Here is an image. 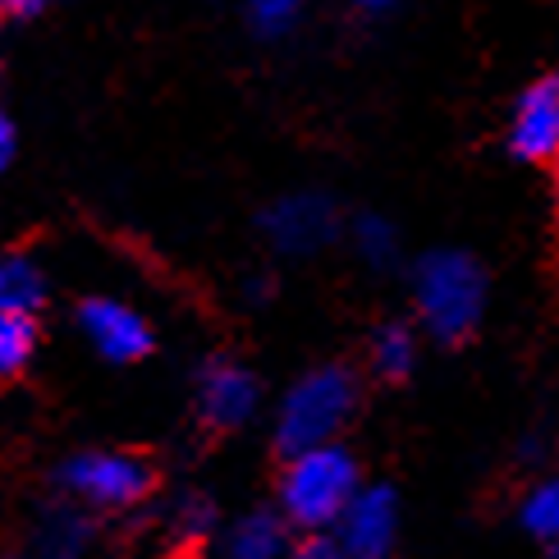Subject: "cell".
<instances>
[{
    "label": "cell",
    "instance_id": "1",
    "mask_svg": "<svg viewBox=\"0 0 559 559\" xmlns=\"http://www.w3.org/2000/svg\"><path fill=\"white\" fill-rule=\"evenodd\" d=\"M413 298L427 331L440 344H459L477 331L486 312V271L473 252L436 248L413 266Z\"/></svg>",
    "mask_w": 559,
    "mask_h": 559
},
{
    "label": "cell",
    "instance_id": "2",
    "mask_svg": "<svg viewBox=\"0 0 559 559\" xmlns=\"http://www.w3.org/2000/svg\"><path fill=\"white\" fill-rule=\"evenodd\" d=\"M358 408V377L340 362H325L308 377H298L280 404L275 417V440L285 454L331 445V440L348 427V417Z\"/></svg>",
    "mask_w": 559,
    "mask_h": 559
},
{
    "label": "cell",
    "instance_id": "3",
    "mask_svg": "<svg viewBox=\"0 0 559 559\" xmlns=\"http://www.w3.org/2000/svg\"><path fill=\"white\" fill-rule=\"evenodd\" d=\"M358 459L344 445H312L289 454V468L280 477V514L294 527H331L348 496L358 491Z\"/></svg>",
    "mask_w": 559,
    "mask_h": 559
},
{
    "label": "cell",
    "instance_id": "4",
    "mask_svg": "<svg viewBox=\"0 0 559 559\" xmlns=\"http://www.w3.org/2000/svg\"><path fill=\"white\" fill-rule=\"evenodd\" d=\"M64 491H74L87 504L102 509H129L152 491V468L133 454H115V450H92V454H74L60 468Z\"/></svg>",
    "mask_w": 559,
    "mask_h": 559
},
{
    "label": "cell",
    "instance_id": "5",
    "mask_svg": "<svg viewBox=\"0 0 559 559\" xmlns=\"http://www.w3.org/2000/svg\"><path fill=\"white\" fill-rule=\"evenodd\" d=\"M262 229L275 252L285 258H312L340 235V212L325 193H289L266 206Z\"/></svg>",
    "mask_w": 559,
    "mask_h": 559
},
{
    "label": "cell",
    "instance_id": "6",
    "mask_svg": "<svg viewBox=\"0 0 559 559\" xmlns=\"http://www.w3.org/2000/svg\"><path fill=\"white\" fill-rule=\"evenodd\" d=\"M331 527L348 559H385L400 537V500L390 486H358Z\"/></svg>",
    "mask_w": 559,
    "mask_h": 559
},
{
    "label": "cell",
    "instance_id": "7",
    "mask_svg": "<svg viewBox=\"0 0 559 559\" xmlns=\"http://www.w3.org/2000/svg\"><path fill=\"white\" fill-rule=\"evenodd\" d=\"M509 152L519 160H555L559 156V74L527 83L509 115Z\"/></svg>",
    "mask_w": 559,
    "mask_h": 559
},
{
    "label": "cell",
    "instance_id": "8",
    "mask_svg": "<svg viewBox=\"0 0 559 559\" xmlns=\"http://www.w3.org/2000/svg\"><path fill=\"white\" fill-rule=\"evenodd\" d=\"M79 331L110 362H138L152 354V325L115 298H87L79 308Z\"/></svg>",
    "mask_w": 559,
    "mask_h": 559
},
{
    "label": "cell",
    "instance_id": "9",
    "mask_svg": "<svg viewBox=\"0 0 559 559\" xmlns=\"http://www.w3.org/2000/svg\"><path fill=\"white\" fill-rule=\"evenodd\" d=\"M258 377L248 367L216 358L202 367V381H198V408H202V423L216 427V431H235L243 427L252 413H258Z\"/></svg>",
    "mask_w": 559,
    "mask_h": 559
},
{
    "label": "cell",
    "instance_id": "10",
    "mask_svg": "<svg viewBox=\"0 0 559 559\" xmlns=\"http://www.w3.org/2000/svg\"><path fill=\"white\" fill-rule=\"evenodd\" d=\"M285 555H289L285 514H271V509H252L225 532V559H285Z\"/></svg>",
    "mask_w": 559,
    "mask_h": 559
},
{
    "label": "cell",
    "instance_id": "11",
    "mask_svg": "<svg viewBox=\"0 0 559 559\" xmlns=\"http://www.w3.org/2000/svg\"><path fill=\"white\" fill-rule=\"evenodd\" d=\"M41 298H46V280H41L37 262L19 258V252H5V258H0V312L33 317Z\"/></svg>",
    "mask_w": 559,
    "mask_h": 559
},
{
    "label": "cell",
    "instance_id": "12",
    "mask_svg": "<svg viewBox=\"0 0 559 559\" xmlns=\"http://www.w3.org/2000/svg\"><path fill=\"white\" fill-rule=\"evenodd\" d=\"M87 550V523L69 509L46 514L37 537H33V559H79Z\"/></svg>",
    "mask_w": 559,
    "mask_h": 559
},
{
    "label": "cell",
    "instance_id": "13",
    "mask_svg": "<svg viewBox=\"0 0 559 559\" xmlns=\"http://www.w3.org/2000/svg\"><path fill=\"white\" fill-rule=\"evenodd\" d=\"M413 362H417V340H413L408 325L390 321L371 335V367H377L385 381H404L413 371Z\"/></svg>",
    "mask_w": 559,
    "mask_h": 559
},
{
    "label": "cell",
    "instance_id": "14",
    "mask_svg": "<svg viewBox=\"0 0 559 559\" xmlns=\"http://www.w3.org/2000/svg\"><path fill=\"white\" fill-rule=\"evenodd\" d=\"M37 348V325L23 312H0V381H14Z\"/></svg>",
    "mask_w": 559,
    "mask_h": 559
},
{
    "label": "cell",
    "instance_id": "15",
    "mask_svg": "<svg viewBox=\"0 0 559 559\" xmlns=\"http://www.w3.org/2000/svg\"><path fill=\"white\" fill-rule=\"evenodd\" d=\"M519 519H523V527L532 532V537H542V542L559 537V477H546V481L532 486Z\"/></svg>",
    "mask_w": 559,
    "mask_h": 559
},
{
    "label": "cell",
    "instance_id": "16",
    "mask_svg": "<svg viewBox=\"0 0 559 559\" xmlns=\"http://www.w3.org/2000/svg\"><path fill=\"white\" fill-rule=\"evenodd\" d=\"M243 10H248L252 33L266 37V41H280V37H289L298 28L302 0H243Z\"/></svg>",
    "mask_w": 559,
    "mask_h": 559
},
{
    "label": "cell",
    "instance_id": "17",
    "mask_svg": "<svg viewBox=\"0 0 559 559\" xmlns=\"http://www.w3.org/2000/svg\"><path fill=\"white\" fill-rule=\"evenodd\" d=\"M354 243L371 266H390L394 258H400V235H394V225L385 216H371V212L358 216L354 221Z\"/></svg>",
    "mask_w": 559,
    "mask_h": 559
},
{
    "label": "cell",
    "instance_id": "18",
    "mask_svg": "<svg viewBox=\"0 0 559 559\" xmlns=\"http://www.w3.org/2000/svg\"><path fill=\"white\" fill-rule=\"evenodd\" d=\"M294 559H348V555H344V546L335 542V532L317 527V532H308V537L294 546Z\"/></svg>",
    "mask_w": 559,
    "mask_h": 559
},
{
    "label": "cell",
    "instance_id": "19",
    "mask_svg": "<svg viewBox=\"0 0 559 559\" xmlns=\"http://www.w3.org/2000/svg\"><path fill=\"white\" fill-rule=\"evenodd\" d=\"M179 523H183L189 537H198V532L212 527V504H206V500H183L179 504Z\"/></svg>",
    "mask_w": 559,
    "mask_h": 559
},
{
    "label": "cell",
    "instance_id": "20",
    "mask_svg": "<svg viewBox=\"0 0 559 559\" xmlns=\"http://www.w3.org/2000/svg\"><path fill=\"white\" fill-rule=\"evenodd\" d=\"M10 156H14V124H10V115L0 110V170L10 166Z\"/></svg>",
    "mask_w": 559,
    "mask_h": 559
},
{
    "label": "cell",
    "instance_id": "21",
    "mask_svg": "<svg viewBox=\"0 0 559 559\" xmlns=\"http://www.w3.org/2000/svg\"><path fill=\"white\" fill-rule=\"evenodd\" d=\"M354 10H367V14H385V10H394L400 0H348Z\"/></svg>",
    "mask_w": 559,
    "mask_h": 559
},
{
    "label": "cell",
    "instance_id": "22",
    "mask_svg": "<svg viewBox=\"0 0 559 559\" xmlns=\"http://www.w3.org/2000/svg\"><path fill=\"white\" fill-rule=\"evenodd\" d=\"M0 5H5L10 14H37V10L46 5V0H0Z\"/></svg>",
    "mask_w": 559,
    "mask_h": 559
},
{
    "label": "cell",
    "instance_id": "23",
    "mask_svg": "<svg viewBox=\"0 0 559 559\" xmlns=\"http://www.w3.org/2000/svg\"><path fill=\"white\" fill-rule=\"evenodd\" d=\"M550 559H559V537H555V542H550Z\"/></svg>",
    "mask_w": 559,
    "mask_h": 559
},
{
    "label": "cell",
    "instance_id": "24",
    "mask_svg": "<svg viewBox=\"0 0 559 559\" xmlns=\"http://www.w3.org/2000/svg\"><path fill=\"white\" fill-rule=\"evenodd\" d=\"M555 160H559V156H555Z\"/></svg>",
    "mask_w": 559,
    "mask_h": 559
}]
</instances>
